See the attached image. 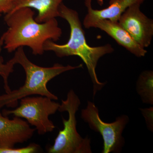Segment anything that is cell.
<instances>
[{
  "instance_id": "obj_1",
  "label": "cell",
  "mask_w": 153,
  "mask_h": 153,
  "mask_svg": "<svg viewBox=\"0 0 153 153\" xmlns=\"http://www.w3.org/2000/svg\"><path fill=\"white\" fill-rule=\"evenodd\" d=\"M34 15L35 12L28 7L21 8L6 14L4 20L8 29L2 36L4 48L9 53L27 46L31 49L33 55H42L46 41L60 39L62 31L57 19L39 23L34 19Z\"/></svg>"
},
{
  "instance_id": "obj_2",
  "label": "cell",
  "mask_w": 153,
  "mask_h": 153,
  "mask_svg": "<svg viewBox=\"0 0 153 153\" xmlns=\"http://www.w3.org/2000/svg\"><path fill=\"white\" fill-rule=\"evenodd\" d=\"M59 13V17L66 20L69 25L70 38L66 44L62 45L52 40H47L44 44V51H52L60 57L71 56L80 57L86 65L93 83L94 97L105 84L99 80L97 74L96 70L98 61L104 55L113 52L114 49L110 44L94 47L88 44L79 14L75 10L68 7L63 3L60 5Z\"/></svg>"
},
{
  "instance_id": "obj_3",
  "label": "cell",
  "mask_w": 153,
  "mask_h": 153,
  "mask_svg": "<svg viewBox=\"0 0 153 153\" xmlns=\"http://www.w3.org/2000/svg\"><path fill=\"white\" fill-rule=\"evenodd\" d=\"M13 58L16 64H20L24 68L26 73V80L24 85L19 89L0 94V109L4 106L16 107L18 101L21 99L35 94L57 100V96L51 93L47 88L48 82L64 72L82 67V64L75 66H63L58 63L49 67L38 66L28 59L23 47L16 50Z\"/></svg>"
},
{
  "instance_id": "obj_4",
  "label": "cell",
  "mask_w": 153,
  "mask_h": 153,
  "mask_svg": "<svg viewBox=\"0 0 153 153\" xmlns=\"http://www.w3.org/2000/svg\"><path fill=\"white\" fill-rule=\"evenodd\" d=\"M81 104L80 99L71 89L65 100H61L58 111L68 113V119L62 117L63 128L60 130L54 144L48 149L49 153H91V140L82 138L76 130V113Z\"/></svg>"
},
{
  "instance_id": "obj_5",
  "label": "cell",
  "mask_w": 153,
  "mask_h": 153,
  "mask_svg": "<svg viewBox=\"0 0 153 153\" xmlns=\"http://www.w3.org/2000/svg\"><path fill=\"white\" fill-rule=\"evenodd\" d=\"M20 100V106L12 110H3V115L13 114L25 119L30 125L36 127L39 135L53 131L55 126L49 120V117L58 111L60 105L59 103L42 96L26 97Z\"/></svg>"
},
{
  "instance_id": "obj_6",
  "label": "cell",
  "mask_w": 153,
  "mask_h": 153,
  "mask_svg": "<svg viewBox=\"0 0 153 153\" xmlns=\"http://www.w3.org/2000/svg\"><path fill=\"white\" fill-rule=\"evenodd\" d=\"M81 117L91 129L99 133L102 137L103 147L102 153L121 152L125 144L123 132L129 122L128 116L122 115L111 123L105 122L100 117L98 108L94 102L88 101L86 108L81 111Z\"/></svg>"
},
{
  "instance_id": "obj_7",
  "label": "cell",
  "mask_w": 153,
  "mask_h": 153,
  "mask_svg": "<svg viewBox=\"0 0 153 153\" xmlns=\"http://www.w3.org/2000/svg\"><path fill=\"white\" fill-rule=\"evenodd\" d=\"M140 5L135 4L126 9L118 22L141 47L150 45L153 37V21L140 10Z\"/></svg>"
},
{
  "instance_id": "obj_8",
  "label": "cell",
  "mask_w": 153,
  "mask_h": 153,
  "mask_svg": "<svg viewBox=\"0 0 153 153\" xmlns=\"http://www.w3.org/2000/svg\"><path fill=\"white\" fill-rule=\"evenodd\" d=\"M36 129L27 122L15 117L10 120L0 112V148H13L31 139Z\"/></svg>"
},
{
  "instance_id": "obj_9",
  "label": "cell",
  "mask_w": 153,
  "mask_h": 153,
  "mask_svg": "<svg viewBox=\"0 0 153 153\" xmlns=\"http://www.w3.org/2000/svg\"><path fill=\"white\" fill-rule=\"evenodd\" d=\"M92 0H85L87 9L83 24L84 27L90 29L94 22L100 20L107 19L118 22L122 14L127 9L135 4L141 5L145 0H110L108 7L102 10L92 8Z\"/></svg>"
},
{
  "instance_id": "obj_10",
  "label": "cell",
  "mask_w": 153,
  "mask_h": 153,
  "mask_svg": "<svg viewBox=\"0 0 153 153\" xmlns=\"http://www.w3.org/2000/svg\"><path fill=\"white\" fill-rule=\"evenodd\" d=\"M91 28H97L105 32L120 46L137 57H143L147 53L132 38L119 24L107 19L100 20L92 24Z\"/></svg>"
},
{
  "instance_id": "obj_11",
  "label": "cell",
  "mask_w": 153,
  "mask_h": 153,
  "mask_svg": "<svg viewBox=\"0 0 153 153\" xmlns=\"http://www.w3.org/2000/svg\"><path fill=\"white\" fill-rule=\"evenodd\" d=\"M63 0H13L12 13L21 8L36 9L38 13L35 19L39 23H44L60 16L59 8ZM8 13V14H9Z\"/></svg>"
},
{
  "instance_id": "obj_12",
  "label": "cell",
  "mask_w": 153,
  "mask_h": 153,
  "mask_svg": "<svg viewBox=\"0 0 153 153\" xmlns=\"http://www.w3.org/2000/svg\"><path fill=\"white\" fill-rule=\"evenodd\" d=\"M136 90L142 101L153 104V71L146 70L140 74L137 81Z\"/></svg>"
},
{
  "instance_id": "obj_13",
  "label": "cell",
  "mask_w": 153,
  "mask_h": 153,
  "mask_svg": "<svg viewBox=\"0 0 153 153\" xmlns=\"http://www.w3.org/2000/svg\"><path fill=\"white\" fill-rule=\"evenodd\" d=\"M3 47H4V39L1 36L0 38V76L2 77L4 80V88L6 93H7L11 91L9 85V76L11 73L13 72L14 66L16 63L13 57L8 62L4 63V59L1 55Z\"/></svg>"
},
{
  "instance_id": "obj_14",
  "label": "cell",
  "mask_w": 153,
  "mask_h": 153,
  "mask_svg": "<svg viewBox=\"0 0 153 153\" xmlns=\"http://www.w3.org/2000/svg\"><path fill=\"white\" fill-rule=\"evenodd\" d=\"M40 146L35 143L30 144L25 147L17 148H0V153H34L40 150Z\"/></svg>"
},
{
  "instance_id": "obj_15",
  "label": "cell",
  "mask_w": 153,
  "mask_h": 153,
  "mask_svg": "<svg viewBox=\"0 0 153 153\" xmlns=\"http://www.w3.org/2000/svg\"><path fill=\"white\" fill-rule=\"evenodd\" d=\"M142 114L144 117L147 126L149 130L153 131V107L149 108H140Z\"/></svg>"
},
{
  "instance_id": "obj_16",
  "label": "cell",
  "mask_w": 153,
  "mask_h": 153,
  "mask_svg": "<svg viewBox=\"0 0 153 153\" xmlns=\"http://www.w3.org/2000/svg\"><path fill=\"white\" fill-rule=\"evenodd\" d=\"M13 0H0V14L9 13L13 7Z\"/></svg>"
},
{
  "instance_id": "obj_17",
  "label": "cell",
  "mask_w": 153,
  "mask_h": 153,
  "mask_svg": "<svg viewBox=\"0 0 153 153\" xmlns=\"http://www.w3.org/2000/svg\"><path fill=\"white\" fill-rule=\"evenodd\" d=\"M98 4L100 6H102L104 3V0H97Z\"/></svg>"
},
{
  "instance_id": "obj_18",
  "label": "cell",
  "mask_w": 153,
  "mask_h": 153,
  "mask_svg": "<svg viewBox=\"0 0 153 153\" xmlns=\"http://www.w3.org/2000/svg\"><path fill=\"white\" fill-rule=\"evenodd\" d=\"M1 16V14H0V17Z\"/></svg>"
}]
</instances>
